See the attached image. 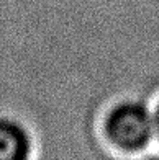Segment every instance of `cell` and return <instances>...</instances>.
I'll use <instances>...</instances> for the list:
<instances>
[{"label":"cell","instance_id":"cell-1","mask_svg":"<svg viewBox=\"0 0 159 160\" xmlns=\"http://www.w3.org/2000/svg\"><path fill=\"white\" fill-rule=\"evenodd\" d=\"M93 139L103 158L156 157L153 97L138 90L110 95L95 114Z\"/></svg>","mask_w":159,"mask_h":160},{"label":"cell","instance_id":"cell-2","mask_svg":"<svg viewBox=\"0 0 159 160\" xmlns=\"http://www.w3.org/2000/svg\"><path fill=\"white\" fill-rule=\"evenodd\" d=\"M41 157V141L26 114L0 105V160H34Z\"/></svg>","mask_w":159,"mask_h":160},{"label":"cell","instance_id":"cell-3","mask_svg":"<svg viewBox=\"0 0 159 160\" xmlns=\"http://www.w3.org/2000/svg\"><path fill=\"white\" fill-rule=\"evenodd\" d=\"M153 108H154V122H156V157H159V88L153 95Z\"/></svg>","mask_w":159,"mask_h":160}]
</instances>
